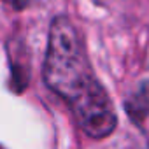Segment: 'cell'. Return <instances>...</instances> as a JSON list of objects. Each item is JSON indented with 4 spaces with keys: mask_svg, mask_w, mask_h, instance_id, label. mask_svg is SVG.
<instances>
[{
    "mask_svg": "<svg viewBox=\"0 0 149 149\" xmlns=\"http://www.w3.org/2000/svg\"><path fill=\"white\" fill-rule=\"evenodd\" d=\"M6 2L9 4V6H13L14 9H18V11H21L26 4H28V0H6Z\"/></svg>",
    "mask_w": 149,
    "mask_h": 149,
    "instance_id": "obj_3",
    "label": "cell"
},
{
    "mask_svg": "<svg viewBox=\"0 0 149 149\" xmlns=\"http://www.w3.org/2000/svg\"><path fill=\"white\" fill-rule=\"evenodd\" d=\"M44 81L61 97L83 132L104 139L116 128V111L88 60L83 37L67 16H56L49 26L44 60Z\"/></svg>",
    "mask_w": 149,
    "mask_h": 149,
    "instance_id": "obj_1",
    "label": "cell"
},
{
    "mask_svg": "<svg viewBox=\"0 0 149 149\" xmlns=\"http://www.w3.org/2000/svg\"><path fill=\"white\" fill-rule=\"evenodd\" d=\"M125 109L135 125H142L149 116V81L139 84V88L125 100Z\"/></svg>",
    "mask_w": 149,
    "mask_h": 149,
    "instance_id": "obj_2",
    "label": "cell"
}]
</instances>
